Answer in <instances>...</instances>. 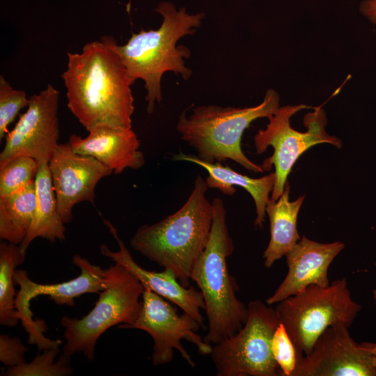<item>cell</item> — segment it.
I'll return each mask as SVG.
<instances>
[{"label": "cell", "mask_w": 376, "mask_h": 376, "mask_svg": "<svg viewBox=\"0 0 376 376\" xmlns=\"http://www.w3.org/2000/svg\"><path fill=\"white\" fill-rule=\"evenodd\" d=\"M273 357L279 368V375L292 376L298 361L296 347L285 327L279 323L271 340Z\"/></svg>", "instance_id": "484cf974"}, {"label": "cell", "mask_w": 376, "mask_h": 376, "mask_svg": "<svg viewBox=\"0 0 376 376\" xmlns=\"http://www.w3.org/2000/svg\"><path fill=\"white\" fill-rule=\"evenodd\" d=\"M28 350L19 338L0 335V361L5 366L13 367L26 363L24 355Z\"/></svg>", "instance_id": "4316f807"}, {"label": "cell", "mask_w": 376, "mask_h": 376, "mask_svg": "<svg viewBox=\"0 0 376 376\" xmlns=\"http://www.w3.org/2000/svg\"><path fill=\"white\" fill-rule=\"evenodd\" d=\"M289 194L290 185L286 182L284 191L278 200L275 202L269 201L266 207L270 224V239L263 253L264 265L267 268H271L276 260L285 256L301 239L297 220L304 196L291 202Z\"/></svg>", "instance_id": "ffe728a7"}, {"label": "cell", "mask_w": 376, "mask_h": 376, "mask_svg": "<svg viewBox=\"0 0 376 376\" xmlns=\"http://www.w3.org/2000/svg\"><path fill=\"white\" fill-rule=\"evenodd\" d=\"M344 247L340 242L320 243L303 236L285 255L288 271L266 304H277L311 285H328L329 267Z\"/></svg>", "instance_id": "9a60e30c"}, {"label": "cell", "mask_w": 376, "mask_h": 376, "mask_svg": "<svg viewBox=\"0 0 376 376\" xmlns=\"http://www.w3.org/2000/svg\"><path fill=\"white\" fill-rule=\"evenodd\" d=\"M29 98L24 91L15 89L3 75L0 76V140L8 133V127L19 111L27 107Z\"/></svg>", "instance_id": "d4e9b609"}, {"label": "cell", "mask_w": 376, "mask_h": 376, "mask_svg": "<svg viewBox=\"0 0 376 376\" xmlns=\"http://www.w3.org/2000/svg\"><path fill=\"white\" fill-rule=\"evenodd\" d=\"M59 352V347L42 350L29 363L8 367L1 375L8 376H65L72 375L70 357L63 354L58 360H54Z\"/></svg>", "instance_id": "603a6c76"}, {"label": "cell", "mask_w": 376, "mask_h": 376, "mask_svg": "<svg viewBox=\"0 0 376 376\" xmlns=\"http://www.w3.org/2000/svg\"><path fill=\"white\" fill-rule=\"evenodd\" d=\"M59 91L48 84L29 97L26 111L5 137V145L0 153V167L19 156L49 163L59 144Z\"/></svg>", "instance_id": "7c38bea8"}, {"label": "cell", "mask_w": 376, "mask_h": 376, "mask_svg": "<svg viewBox=\"0 0 376 376\" xmlns=\"http://www.w3.org/2000/svg\"><path fill=\"white\" fill-rule=\"evenodd\" d=\"M280 98L274 89L266 91L256 106L237 108L215 104L185 109L179 116L176 130L180 139L191 146L196 157L206 162L231 159L244 169L263 173L259 165L243 152L241 140L244 130L255 120L269 118L280 107Z\"/></svg>", "instance_id": "5b68a950"}, {"label": "cell", "mask_w": 376, "mask_h": 376, "mask_svg": "<svg viewBox=\"0 0 376 376\" xmlns=\"http://www.w3.org/2000/svg\"><path fill=\"white\" fill-rule=\"evenodd\" d=\"M68 143L77 153L89 155L109 167L114 174L126 169H138L145 164L140 140L132 127L98 126L86 137L72 134Z\"/></svg>", "instance_id": "e0dca14e"}, {"label": "cell", "mask_w": 376, "mask_h": 376, "mask_svg": "<svg viewBox=\"0 0 376 376\" xmlns=\"http://www.w3.org/2000/svg\"><path fill=\"white\" fill-rule=\"evenodd\" d=\"M175 161H185L196 164L208 173L205 182L208 188L217 189L223 194L233 195L235 186L246 190L252 196L256 212L254 220L256 227L262 228L266 214V207L270 201L269 195L272 191L274 181V172L258 178H252L241 174L228 165L221 162L209 163L198 159L196 155L180 152L173 156Z\"/></svg>", "instance_id": "ac0fdd59"}, {"label": "cell", "mask_w": 376, "mask_h": 376, "mask_svg": "<svg viewBox=\"0 0 376 376\" xmlns=\"http://www.w3.org/2000/svg\"><path fill=\"white\" fill-rule=\"evenodd\" d=\"M38 162L28 156L16 157L0 167V197L6 196L35 180Z\"/></svg>", "instance_id": "cb8c5ba5"}, {"label": "cell", "mask_w": 376, "mask_h": 376, "mask_svg": "<svg viewBox=\"0 0 376 376\" xmlns=\"http://www.w3.org/2000/svg\"><path fill=\"white\" fill-rule=\"evenodd\" d=\"M310 108L313 107L304 104L279 107L268 118L266 128L260 130L254 136L258 154L263 153L269 146L274 149L272 155L260 166L264 171H269L272 165L275 168V181L270 197L272 202L281 196L293 165L308 148L323 143L341 148V141L325 130L327 120L322 105L314 107L313 112L304 116L306 132H299L291 127L290 118L299 111Z\"/></svg>", "instance_id": "ba28073f"}, {"label": "cell", "mask_w": 376, "mask_h": 376, "mask_svg": "<svg viewBox=\"0 0 376 376\" xmlns=\"http://www.w3.org/2000/svg\"><path fill=\"white\" fill-rule=\"evenodd\" d=\"M36 207L35 180L0 197V238L20 244L31 226Z\"/></svg>", "instance_id": "44dd1931"}, {"label": "cell", "mask_w": 376, "mask_h": 376, "mask_svg": "<svg viewBox=\"0 0 376 376\" xmlns=\"http://www.w3.org/2000/svg\"><path fill=\"white\" fill-rule=\"evenodd\" d=\"M361 345L372 354L373 364L376 370V343L362 342Z\"/></svg>", "instance_id": "f1b7e54d"}, {"label": "cell", "mask_w": 376, "mask_h": 376, "mask_svg": "<svg viewBox=\"0 0 376 376\" xmlns=\"http://www.w3.org/2000/svg\"><path fill=\"white\" fill-rule=\"evenodd\" d=\"M26 255L19 244L6 241L0 244V324L14 327L19 320L15 308L14 273L22 264Z\"/></svg>", "instance_id": "7402d4cb"}, {"label": "cell", "mask_w": 376, "mask_h": 376, "mask_svg": "<svg viewBox=\"0 0 376 376\" xmlns=\"http://www.w3.org/2000/svg\"><path fill=\"white\" fill-rule=\"evenodd\" d=\"M343 324L329 326L311 352L298 358L292 376H376L373 356Z\"/></svg>", "instance_id": "4fadbf2b"}, {"label": "cell", "mask_w": 376, "mask_h": 376, "mask_svg": "<svg viewBox=\"0 0 376 376\" xmlns=\"http://www.w3.org/2000/svg\"><path fill=\"white\" fill-rule=\"evenodd\" d=\"M373 299L376 303V287L373 290Z\"/></svg>", "instance_id": "f546056e"}, {"label": "cell", "mask_w": 376, "mask_h": 376, "mask_svg": "<svg viewBox=\"0 0 376 376\" xmlns=\"http://www.w3.org/2000/svg\"><path fill=\"white\" fill-rule=\"evenodd\" d=\"M116 40L102 36L86 43L80 53H68L61 77L67 106L88 132L98 126L132 127L134 82L114 48Z\"/></svg>", "instance_id": "6da1fadb"}, {"label": "cell", "mask_w": 376, "mask_h": 376, "mask_svg": "<svg viewBox=\"0 0 376 376\" xmlns=\"http://www.w3.org/2000/svg\"><path fill=\"white\" fill-rule=\"evenodd\" d=\"M208 187L198 175L190 195L174 213L139 227L131 247L150 260L172 272L185 287L211 234L213 207L206 196Z\"/></svg>", "instance_id": "7a4b0ae2"}, {"label": "cell", "mask_w": 376, "mask_h": 376, "mask_svg": "<svg viewBox=\"0 0 376 376\" xmlns=\"http://www.w3.org/2000/svg\"><path fill=\"white\" fill-rule=\"evenodd\" d=\"M155 10L162 16L157 29H141L132 33L126 44L114 48L125 65L129 76L135 81L141 79L146 90L147 112L151 114L155 103L162 100L161 81L163 75L172 72L188 80L192 70L185 66L191 52L178 40L194 34L202 23L204 13L189 14L185 8L177 10L171 2H160Z\"/></svg>", "instance_id": "3957f363"}, {"label": "cell", "mask_w": 376, "mask_h": 376, "mask_svg": "<svg viewBox=\"0 0 376 376\" xmlns=\"http://www.w3.org/2000/svg\"><path fill=\"white\" fill-rule=\"evenodd\" d=\"M213 223L209 242L191 275L201 291L207 318L205 342L212 345L240 330L248 316L247 306L236 296L238 286L228 269L234 244L227 224L224 201L212 202Z\"/></svg>", "instance_id": "277c9868"}, {"label": "cell", "mask_w": 376, "mask_h": 376, "mask_svg": "<svg viewBox=\"0 0 376 376\" xmlns=\"http://www.w3.org/2000/svg\"><path fill=\"white\" fill-rule=\"evenodd\" d=\"M105 288L99 293L93 308L81 318L64 316L63 354L71 357L82 353L88 361L95 357V347L100 336L118 324H128L138 318L145 288L136 276L115 263L105 269Z\"/></svg>", "instance_id": "8992f818"}, {"label": "cell", "mask_w": 376, "mask_h": 376, "mask_svg": "<svg viewBox=\"0 0 376 376\" xmlns=\"http://www.w3.org/2000/svg\"><path fill=\"white\" fill-rule=\"evenodd\" d=\"M242 328L213 345L210 354L217 376H277L279 368L271 350V340L280 322L275 308L253 300Z\"/></svg>", "instance_id": "9c48e42d"}, {"label": "cell", "mask_w": 376, "mask_h": 376, "mask_svg": "<svg viewBox=\"0 0 376 376\" xmlns=\"http://www.w3.org/2000/svg\"><path fill=\"white\" fill-rule=\"evenodd\" d=\"M35 178L36 207L29 231L19 244L22 253L26 255L30 244L37 237L52 242L65 239V228L58 210L57 203L53 189L49 164L38 162Z\"/></svg>", "instance_id": "d6986e66"}, {"label": "cell", "mask_w": 376, "mask_h": 376, "mask_svg": "<svg viewBox=\"0 0 376 376\" xmlns=\"http://www.w3.org/2000/svg\"><path fill=\"white\" fill-rule=\"evenodd\" d=\"M118 327L141 329L150 335L153 340L151 361L154 366L171 362L174 350H177L187 363L194 368L196 363L183 347L182 340L194 344L203 355L210 354L212 349V345L196 333L202 328L196 320L185 312L179 315L169 301L147 289L142 295L141 308L136 320Z\"/></svg>", "instance_id": "30bf717a"}, {"label": "cell", "mask_w": 376, "mask_h": 376, "mask_svg": "<svg viewBox=\"0 0 376 376\" xmlns=\"http://www.w3.org/2000/svg\"><path fill=\"white\" fill-rule=\"evenodd\" d=\"M359 9L371 24H376V0H363Z\"/></svg>", "instance_id": "83f0119b"}, {"label": "cell", "mask_w": 376, "mask_h": 376, "mask_svg": "<svg viewBox=\"0 0 376 376\" xmlns=\"http://www.w3.org/2000/svg\"><path fill=\"white\" fill-rule=\"evenodd\" d=\"M72 263L80 269V274L70 281L53 283L41 284L31 280L27 272L23 269H15V284L19 286L15 298V308L17 317L29 334L28 342L36 345L38 350L59 347L61 340H51L43 334L47 328L42 321L33 320L30 308L31 301L40 295H47L58 305L73 306L75 299L86 293H100L105 288V269L92 264L88 260L79 254H75Z\"/></svg>", "instance_id": "8fae6325"}, {"label": "cell", "mask_w": 376, "mask_h": 376, "mask_svg": "<svg viewBox=\"0 0 376 376\" xmlns=\"http://www.w3.org/2000/svg\"><path fill=\"white\" fill-rule=\"evenodd\" d=\"M277 304V317L292 340L298 358L311 352L329 326L343 324L350 327L361 309L352 299L345 278L327 286L311 285Z\"/></svg>", "instance_id": "52a82bcc"}, {"label": "cell", "mask_w": 376, "mask_h": 376, "mask_svg": "<svg viewBox=\"0 0 376 376\" xmlns=\"http://www.w3.org/2000/svg\"><path fill=\"white\" fill-rule=\"evenodd\" d=\"M58 210L65 224L81 202L94 204L99 181L113 171L94 157L75 152L68 142L59 143L48 163Z\"/></svg>", "instance_id": "5bb4252c"}, {"label": "cell", "mask_w": 376, "mask_h": 376, "mask_svg": "<svg viewBox=\"0 0 376 376\" xmlns=\"http://www.w3.org/2000/svg\"><path fill=\"white\" fill-rule=\"evenodd\" d=\"M103 222L117 242L118 250L113 251L105 244H102L100 248L101 253L134 274L145 289L155 292L179 306L183 312L196 320L203 329H206L201 313V310H205V303L201 291L191 285L183 286L175 274L168 269L157 272L141 267L134 260L118 235L116 227L107 219H103Z\"/></svg>", "instance_id": "2e32d148"}]
</instances>
